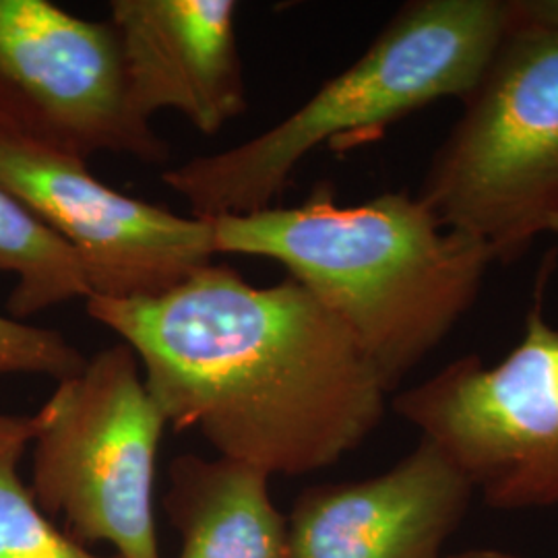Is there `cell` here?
<instances>
[{"mask_svg":"<svg viewBox=\"0 0 558 558\" xmlns=\"http://www.w3.org/2000/svg\"><path fill=\"white\" fill-rule=\"evenodd\" d=\"M507 32V0L405 2L356 62L288 119L161 180L201 220L274 207L315 149L359 147L435 101L465 100Z\"/></svg>","mask_w":558,"mask_h":558,"instance_id":"3957f363","label":"cell"},{"mask_svg":"<svg viewBox=\"0 0 558 558\" xmlns=\"http://www.w3.org/2000/svg\"><path fill=\"white\" fill-rule=\"evenodd\" d=\"M0 184L80 255L92 296H160L211 265V221L182 218L104 184L87 161L0 117Z\"/></svg>","mask_w":558,"mask_h":558,"instance_id":"ba28073f","label":"cell"},{"mask_svg":"<svg viewBox=\"0 0 558 558\" xmlns=\"http://www.w3.org/2000/svg\"><path fill=\"white\" fill-rule=\"evenodd\" d=\"M476 497L437 445H418L373 478L315 484L288 519V558H447Z\"/></svg>","mask_w":558,"mask_h":558,"instance_id":"9c48e42d","label":"cell"},{"mask_svg":"<svg viewBox=\"0 0 558 558\" xmlns=\"http://www.w3.org/2000/svg\"><path fill=\"white\" fill-rule=\"evenodd\" d=\"M398 416L437 445L486 505L530 511L558 505V327L542 294L523 333L486 366L476 354L393 398Z\"/></svg>","mask_w":558,"mask_h":558,"instance_id":"8992f818","label":"cell"},{"mask_svg":"<svg viewBox=\"0 0 558 558\" xmlns=\"http://www.w3.org/2000/svg\"><path fill=\"white\" fill-rule=\"evenodd\" d=\"M509 25H538L558 29V0H507Z\"/></svg>","mask_w":558,"mask_h":558,"instance_id":"9a60e30c","label":"cell"},{"mask_svg":"<svg viewBox=\"0 0 558 558\" xmlns=\"http://www.w3.org/2000/svg\"><path fill=\"white\" fill-rule=\"evenodd\" d=\"M85 302L135 352L168 424L269 476L338 463L385 414L356 339L292 278L259 288L211 263L160 296Z\"/></svg>","mask_w":558,"mask_h":558,"instance_id":"6da1fadb","label":"cell"},{"mask_svg":"<svg viewBox=\"0 0 558 558\" xmlns=\"http://www.w3.org/2000/svg\"><path fill=\"white\" fill-rule=\"evenodd\" d=\"M0 274L17 278L13 319H27L73 299H89L87 269L71 244L0 184Z\"/></svg>","mask_w":558,"mask_h":558,"instance_id":"7c38bea8","label":"cell"},{"mask_svg":"<svg viewBox=\"0 0 558 558\" xmlns=\"http://www.w3.org/2000/svg\"><path fill=\"white\" fill-rule=\"evenodd\" d=\"M418 199L509 263L558 218V29L509 25Z\"/></svg>","mask_w":558,"mask_h":558,"instance_id":"277c9868","label":"cell"},{"mask_svg":"<svg viewBox=\"0 0 558 558\" xmlns=\"http://www.w3.org/2000/svg\"><path fill=\"white\" fill-rule=\"evenodd\" d=\"M209 221L218 255L283 265L356 339L389 393L474 306L495 263L405 191L339 205L323 182L294 207Z\"/></svg>","mask_w":558,"mask_h":558,"instance_id":"7a4b0ae2","label":"cell"},{"mask_svg":"<svg viewBox=\"0 0 558 558\" xmlns=\"http://www.w3.org/2000/svg\"><path fill=\"white\" fill-rule=\"evenodd\" d=\"M0 117L81 160L98 151L168 160L133 106L112 21L81 20L48 0H0Z\"/></svg>","mask_w":558,"mask_h":558,"instance_id":"52a82bcc","label":"cell"},{"mask_svg":"<svg viewBox=\"0 0 558 558\" xmlns=\"http://www.w3.org/2000/svg\"><path fill=\"white\" fill-rule=\"evenodd\" d=\"M447 558H518L511 553H502L497 548H472V550H463L458 555H449Z\"/></svg>","mask_w":558,"mask_h":558,"instance_id":"e0dca14e","label":"cell"},{"mask_svg":"<svg viewBox=\"0 0 558 558\" xmlns=\"http://www.w3.org/2000/svg\"><path fill=\"white\" fill-rule=\"evenodd\" d=\"M32 495L80 544L160 558L154 488L168 420L135 352L117 343L60 380L36 414Z\"/></svg>","mask_w":558,"mask_h":558,"instance_id":"5b68a950","label":"cell"},{"mask_svg":"<svg viewBox=\"0 0 558 558\" xmlns=\"http://www.w3.org/2000/svg\"><path fill=\"white\" fill-rule=\"evenodd\" d=\"M548 232H550V234H557V236H558V218H557V220L553 221V223H550V228H548Z\"/></svg>","mask_w":558,"mask_h":558,"instance_id":"ac0fdd59","label":"cell"},{"mask_svg":"<svg viewBox=\"0 0 558 558\" xmlns=\"http://www.w3.org/2000/svg\"><path fill=\"white\" fill-rule=\"evenodd\" d=\"M234 0H112L133 106L177 110L214 135L246 110Z\"/></svg>","mask_w":558,"mask_h":558,"instance_id":"30bf717a","label":"cell"},{"mask_svg":"<svg viewBox=\"0 0 558 558\" xmlns=\"http://www.w3.org/2000/svg\"><path fill=\"white\" fill-rule=\"evenodd\" d=\"M25 445H0V558H119L89 553L41 511L32 488L20 478Z\"/></svg>","mask_w":558,"mask_h":558,"instance_id":"4fadbf2b","label":"cell"},{"mask_svg":"<svg viewBox=\"0 0 558 558\" xmlns=\"http://www.w3.org/2000/svg\"><path fill=\"white\" fill-rule=\"evenodd\" d=\"M87 359L66 338L0 315V377L40 375L64 380L80 375Z\"/></svg>","mask_w":558,"mask_h":558,"instance_id":"5bb4252c","label":"cell"},{"mask_svg":"<svg viewBox=\"0 0 558 558\" xmlns=\"http://www.w3.org/2000/svg\"><path fill=\"white\" fill-rule=\"evenodd\" d=\"M38 420L34 416H2L0 414V445L32 442L36 437Z\"/></svg>","mask_w":558,"mask_h":558,"instance_id":"2e32d148","label":"cell"},{"mask_svg":"<svg viewBox=\"0 0 558 558\" xmlns=\"http://www.w3.org/2000/svg\"><path fill=\"white\" fill-rule=\"evenodd\" d=\"M259 468L184 453L170 463L163 509L179 530V558H288V519Z\"/></svg>","mask_w":558,"mask_h":558,"instance_id":"8fae6325","label":"cell"}]
</instances>
